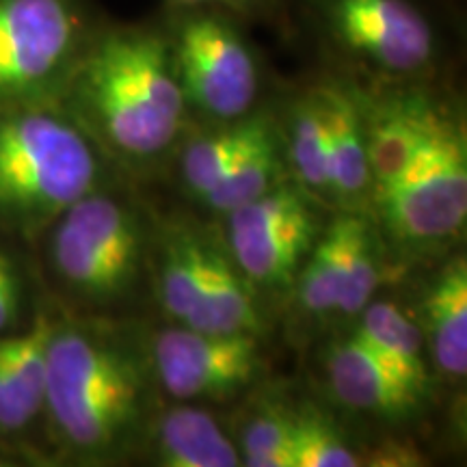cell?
Here are the masks:
<instances>
[{"mask_svg":"<svg viewBox=\"0 0 467 467\" xmlns=\"http://www.w3.org/2000/svg\"><path fill=\"white\" fill-rule=\"evenodd\" d=\"M372 200L402 243H443L461 232L467 219V143L457 117L435 102L416 156Z\"/></svg>","mask_w":467,"mask_h":467,"instance_id":"cell-7","label":"cell"},{"mask_svg":"<svg viewBox=\"0 0 467 467\" xmlns=\"http://www.w3.org/2000/svg\"><path fill=\"white\" fill-rule=\"evenodd\" d=\"M154 372L178 400H225L260 375L262 358L254 334H208L178 327L154 342Z\"/></svg>","mask_w":467,"mask_h":467,"instance_id":"cell-10","label":"cell"},{"mask_svg":"<svg viewBox=\"0 0 467 467\" xmlns=\"http://www.w3.org/2000/svg\"><path fill=\"white\" fill-rule=\"evenodd\" d=\"M148 402V366L130 344L91 327L52 323L44 411L67 452L113 459L139 433Z\"/></svg>","mask_w":467,"mask_h":467,"instance_id":"cell-2","label":"cell"},{"mask_svg":"<svg viewBox=\"0 0 467 467\" xmlns=\"http://www.w3.org/2000/svg\"><path fill=\"white\" fill-rule=\"evenodd\" d=\"M381 282V254L372 227L361 214L350 210L348 243H347V275L337 312L344 317H358L372 301Z\"/></svg>","mask_w":467,"mask_h":467,"instance_id":"cell-22","label":"cell"},{"mask_svg":"<svg viewBox=\"0 0 467 467\" xmlns=\"http://www.w3.org/2000/svg\"><path fill=\"white\" fill-rule=\"evenodd\" d=\"M210 247L213 243L186 230H175L162 247L159 266L161 301L169 317L182 325L200 306L208 275Z\"/></svg>","mask_w":467,"mask_h":467,"instance_id":"cell-18","label":"cell"},{"mask_svg":"<svg viewBox=\"0 0 467 467\" xmlns=\"http://www.w3.org/2000/svg\"><path fill=\"white\" fill-rule=\"evenodd\" d=\"M325 368L331 392L355 411L381 418H405L416 411L424 399L358 334L329 348Z\"/></svg>","mask_w":467,"mask_h":467,"instance_id":"cell-12","label":"cell"},{"mask_svg":"<svg viewBox=\"0 0 467 467\" xmlns=\"http://www.w3.org/2000/svg\"><path fill=\"white\" fill-rule=\"evenodd\" d=\"M173 9L162 33L186 107L225 124L249 115L262 74L254 46L234 20L236 11L217 5Z\"/></svg>","mask_w":467,"mask_h":467,"instance_id":"cell-6","label":"cell"},{"mask_svg":"<svg viewBox=\"0 0 467 467\" xmlns=\"http://www.w3.org/2000/svg\"><path fill=\"white\" fill-rule=\"evenodd\" d=\"M282 175V154L275 130L251 148L241 161L234 162L227 173L213 189L203 192L200 200L214 213L230 214L232 210L258 200L271 189H275Z\"/></svg>","mask_w":467,"mask_h":467,"instance_id":"cell-21","label":"cell"},{"mask_svg":"<svg viewBox=\"0 0 467 467\" xmlns=\"http://www.w3.org/2000/svg\"><path fill=\"white\" fill-rule=\"evenodd\" d=\"M100 162L74 117L57 104L0 113V219L33 230L55 223L96 191Z\"/></svg>","mask_w":467,"mask_h":467,"instance_id":"cell-3","label":"cell"},{"mask_svg":"<svg viewBox=\"0 0 467 467\" xmlns=\"http://www.w3.org/2000/svg\"><path fill=\"white\" fill-rule=\"evenodd\" d=\"M96 26L83 0H0V113L58 104Z\"/></svg>","mask_w":467,"mask_h":467,"instance_id":"cell-5","label":"cell"},{"mask_svg":"<svg viewBox=\"0 0 467 467\" xmlns=\"http://www.w3.org/2000/svg\"><path fill=\"white\" fill-rule=\"evenodd\" d=\"M243 3H244V7H251V5H255V3H260V0H243Z\"/></svg>","mask_w":467,"mask_h":467,"instance_id":"cell-28","label":"cell"},{"mask_svg":"<svg viewBox=\"0 0 467 467\" xmlns=\"http://www.w3.org/2000/svg\"><path fill=\"white\" fill-rule=\"evenodd\" d=\"M143 251L141 217L104 192L85 195L52 227L50 262L58 282L89 303L128 295L141 271Z\"/></svg>","mask_w":467,"mask_h":467,"instance_id":"cell-8","label":"cell"},{"mask_svg":"<svg viewBox=\"0 0 467 467\" xmlns=\"http://www.w3.org/2000/svg\"><path fill=\"white\" fill-rule=\"evenodd\" d=\"M290 162L299 182L309 192L329 195V159L320 83L301 91L290 107Z\"/></svg>","mask_w":467,"mask_h":467,"instance_id":"cell-20","label":"cell"},{"mask_svg":"<svg viewBox=\"0 0 467 467\" xmlns=\"http://www.w3.org/2000/svg\"><path fill=\"white\" fill-rule=\"evenodd\" d=\"M58 102L128 159L165 151L186 115L167 37L154 26H96Z\"/></svg>","mask_w":467,"mask_h":467,"instance_id":"cell-1","label":"cell"},{"mask_svg":"<svg viewBox=\"0 0 467 467\" xmlns=\"http://www.w3.org/2000/svg\"><path fill=\"white\" fill-rule=\"evenodd\" d=\"M39 411L25 399L9 370L0 361V433L14 435L28 429Z\"/></svg>","mask_w":467,"mask_h":467,"instance_id":"cell-25","label":"cell"},{"mask_svg":"<svg viewBox=\"0 0 467 467\" xmlns=\"http://www.w3.org/2000/svg\"><path fill=\"white\" fill-rule=\"evenodd\" d=\"M292 463L295 467H355L361 461L329 420L317 411H299L295 413Z\"/></svg>","mask_w":467,"mask_h":467,"instance_id":"cell-24","label":"cell"},{"mask_svg":"<svg viewBox=\"0 0 467 467\" xmlns=\"http://www.w3.org/2000/svg\"><path fill=\"white\" fill-rule=\"evenodd\" d=\"M314 28L334 55L394 83L426 78L443 50L429 0H307Z\"/></svg>","mask_w":467,"mask_h":467,"instance_id":"cell-4","label":"cell"},{"mask_svg":"<svg viewBox=\"0 0 467 467\" xmlns=\"http://www.w3.org/2000/svg\"><path fill=\"white\" fill-rule=\"evenodd\" d=\"M325 104L327 159H329V197L355 210L372 197L368 162L366 121L359 87L342 76L320 80Z\"/></svg>","mask_w":467,"mask_h":467,"instance_id":"cell-11","label":"cell"},{"mask_svg":"<svg viewBox=\"0 0 467 467\" xmlns=\"http://www.w3.org/2000/svg\"><path fill=\"white\" fill-rule=\"evenodd\" d=\"M171 7H206V5H217V7L234 9L236 14H243L244 3L243 0H169Z\"/></svg>","mask_w":467,"mask_h":467,"instance_id":"cell-27","label":"cell"},{"mask_svg":"<svg viewBox=\"0 0 467 467\" xmlns=\"http://www.w3.org/2000/svg\"><path fill=\"white\" fill-rule=\"evenodd\" d=\"M433 359L448 377L467 372V262L454 258L431 285L424 301Z\"/></svg>","mask_w":467,"mask_h":467,"instance_id":"cell-15","label":"cell"},{"mask_svg":"<svg viewBox=\"0 0 467 467\" xmlns=\"http://www.w3.org/2000/svg\"><path fill=\"white\" fill-rule=\"evenodd\" d=\"M348 219L350 213H344L331 221L323 234H318L317 243L296 273L295 282L301 307L317 317L337 312L347 275Z\"/></svg>","mask_w":467,"mask_h":467,"instance_id":"cell-19","label":"cell"},{"mask_svg":"<svg viewBox=\"0 0 467 467\" xmlns=\"http://www.w3.org/2000/svg\"><path fill=\"white\" fill-rule=\"evenodd\" d=\"M268 115H244L232 121L230 128L219 130L210 137L197 139L186 150L182 161L184 182L192 195L202 197L213 189L227 173L234 162H238L251 148L266 139L275 128Z\"/></svg>","mask_w":467,"mask_h":467,"instance_id":"cell-17","label":"cell"},{"mask_svg":"<svg viewBox=\"0 0 467 467\" xmlns=\"http://www.w3.org/2000/svg\"><path fill=\"white\" fill-rule=\"evenodd\" d=\"M318 221L299 191L275 186L227 214L232 258L251 284L288 288L318 238Z\"/></svg>","mask_w":467,"mask_h":467,"instance_id":"cell-9","label":"cell"},{"mask_svg":"<svg viewBox=\"0 0 467 467\" xmlns=\"http://www.w3.org/2000/svg\"><path fill=\"white\" fill-rule=\"evenodd\" d=\"M358 334L370 344L372 350L385 359L392 370L418 394L429 389V372H426L422 331L394 303L379 301L368 303L358 314Z\"/></svg>","mask_w":467,"mask_h":467,"instance_id":"cell-16","label":"cell"},{"mask_svg":"<svg viewBox=\"0 0 467 467\" xmlns=\"http://www.w3.org/2000/svg\"><path fill=\"white\" fill-rule=\"evenodd\" d=\"M295 413L265 407L249 418L241 435V463L249 467H295L292 463Z\"/></svg>","mask_w":467,"mask_h":467,"instance_id":"cell-23","label":"cell"},{"mask_svg":"<svg viewBox=\"0 0 467 467\" xmlns=\"http://www.w3.org/2000/svg\"><path fill=\"white\" fill-rule=\"evenodd\" d=\"M184 327L208 334H258L262 320L251 282L213 244L200 306Z\"/></svg>","mask_w":467,"mask_h":467,"instance_id":"cell-14","label":"cell"},{"mask_svg":"<svg viewBox=\"0 0 467 467\" xmlns=\"http://www.w3.org/2000/svg\"><path fill=\"white\" fill-rule=\"evenodd\" d=\"M156 459L165 467H236L241 452L208 411L178 407L156 424Z\"/></svg>","mask_w":467,"mask_h":467,"instance_id":"cell-13","label":"cell"},{"mask_svg":"<svg viewBox=\"0 0 467 467\" xmlns=\"http://www.w3.org/2000/svg\"><path fill=\"white\" fill-rule=\"evenodd\" d=\"M25 282L14 255L0 247V336H7L20 318Z\"/></svg>","mask_w":467,"mask_h":467,"instance_id":"cell-26","label":"cell"}]
</instances>
